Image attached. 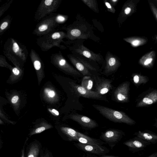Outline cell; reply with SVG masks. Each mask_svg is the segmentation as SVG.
<instances>
[{
    "mask_svg": "<svg viewBox=\"0 0 157 157\" xmlns=\"http://www.w3.org/2000/svg\"><path fill=\"white\" fill-rule=\"evenodd\" d=\"M105 4L109 11L112 13H115V10L111 4L106 1L105 2Z\"/></svg>",
    "mask_w": 157,
    "mask_h": 157,
    "instance_id": "d4e9b609",
    "label": "cell"
},
{
    "mask_svg": "<svg viewBox=\"0 0 157 157\" xmlns=\"http://www.w3.org/2000/svg\"><path fill=\"white\" fill-rule=\"evenodd\" d=\"M157 101V92L154 90L144 98L137 104V107H142L152 104Z\"/></svg>",
    "mask_w": 157,
    "mask_h": 157,
    "instance_id": "9a60e30c",
    "label": "cell"
},
{
    "mask_svg": "<svg viewBox=\"0 0 157 157\" xmlns=\"http://www.w3.org/2000/svg\"><path fill=\"white\" fill-rule=\"evenodd\" d=\"M93 106L102 115L111 121L123 123L129 125L136 124L133 119L123 112L100 105H93Z\"/></svg>",
    "mask_w": 157,
    "mask_h": 157,
    "instance_id": "6da1fadb",
    "label": "cell"
},
{
    "mask_svg": "<svg viewBox=\"0 0 157 157\" xmlns=\"http://www.w3.org/2000/svg\"><path fill=\"white\" fill-rule=\"evenodd\" d=\"M146 157H157V152H154Z\"/></svg>",
    "mask_w": 157,
    "mask_h": 157,
    "instance_id": "f35d334b",
    "label": "cell"
},
{
    "mask_svg": "<svg viewBox=\"0 0 157 157\" xmlns=\"http://www.w3.org/2000/svg\"><path fill=\"white\" fill-rule=\"evenodd\" d=\"M110 1L111 2V3L112 4H113L114 5H115L116 3H117V2H118V0H111Z\"/></svg>",
    "mask_w": 157,
    "mask_h": 157,
    "instance_id": "ab89813d",
    "label": "cell"
},
{
    "mask_svg": "<svg viewBox=\"0 0 157 157\" xmlns=\"http://www.w3.org/2000/svg\"><path fill=\"white\" fill-rule=\"evenodd\" d=\"M125 135L122 130L114 128L108 129L101 133L99 139L107 144L112 150Z\"/></svg>",
    "mask_w": 157,
    "mask_h": 157,
    "instance_id": "7a4b0ae2",
    "label": "cell"
},
{
    "mask_svg": "<svg viewBox=\"0 0 157 157\" xmlns=\"http://www.w3.org/2000/svg\"><path fill=\"white\" fill-rule=\"evenodd\" d=\"M155 55V52L154 51L144 55L140 59V63L144 67H150L153 65Z\"/></svg>",
    "mask_w": 157,
    "mask_h": 157,
    "instance_id": "ac0fdd59",
    "label": "cell"
},
{
    "mask_svg": "<svg viewBox=\"0 0 157 157\" xmlns=\"http://www.w3.org/2000/svg\"><path fill=\"white\" fill-rule=\"evenodd\" d=\"M123 144L128 147L130 151L135 153L144 150L151 144L135 136L124 142Z\"/></svg>",
    "mask_w": 157,
    "mask_h": 157,
    "instance_id": "5b68a950",
    "label": "cell"
},
{
    "mask_svg": "<svg viewBox=\"0 0 157 157\" xmlns=\"http://www.w3.org/2000/svg\"><path fill=\"white\" fill-rule=\"evenodd\" d=\"M59 130L61 137L65 140L69 141H75L77 138L85 135L67 127L61 126Z\"/></svg>",
    "mask_w": 157,
    "mask_h": 157,
    "instance_id": "52a82bcc",
    "label": "cell"
},
{
    "mask_svg": "<svg viewBox=\"0 0 157 157\" xmlns=\"http://www.w3.org/2000/svg\"><path fill=\"white\" fill-rule=\"evenodd\" d=\"M48 28V26L47 25L43 24L39 26L38 30L40 32H43L47 30Z\"/></svg>",
    "mask_w": 157,
    "mask_h": 157,
    "instance_id": "f546056e",
    "label": "cell"
},
{
    "mask_svg": "<svg viewBox=\"0 0 157 157\" xmlns=\"http://www.w3.org/2000/svg\"><path fill=\"white\" fill-rule=\"evenodd\" d=\"M60 37V35L59 33L56 32L54 33L52 36V37L54 39L59 38Z\"/></svg>",
    "mask_w": 157,
    "mask_h": 157,
    "instance_id": "d6a6232c",
    "label": "cell"
},
{
    "mask_svg": "<svg viewBox=\"0 0 157 157\" xmlns=\"http://www.w3.org/2000/svg\"><path fill=\"white\" fill-rule=\"evenodd\" d=\"M53 128V126L52 124L43 121L36 124L30 129L28 135L30 137L33 135L40 133Z\"/></svg>",
    "mask_w": 157,
    "mask_h": 157,
    "instance_id": "7c38bea8",
    "label": "cell"
},
{
    "mask_svg": "<svg viewBox=\"0 0 157 157\" xmlns=\"http://www.w3.org/2000/svg\"><path fill=\"white\" fill-rule=\"evenodd\" d=\"M82 157H86V155H83Z\"/></svg>",
    "mask_w": 157,
    "mask_h": 157,
    "instance_id": "7bdbcfd3",
    "label": "cell"
},
{
    "mask_svg": "<svg viewBox=\"0 0 157 157\" xmlns=\"http://www.w3.org/2000/svg\"><path fill=\"white\" fill-rule=\"evenodd\" d=\"M42 148L41 143L39 140H33L27 147L26 157H39Z\"/></svg>",
    "mask_w": 157,
    "mask_h": 157,
    "instance_id": "9c48e42d",
    "label": "cell"
},
{
    "mask_svg": "<svg viewBox=\"0 0 157 157\" xmlns=\"http://www.w3.org/2000/svg\"><path fill=\"white\" fill-rule=\"evenodd\" d=\"M120 62L117 58L113 56H108L106 59V65L105 71L109 73L115 71L120 65Z\"/></svg>",
    "mask_w": 157,
    "mask_h": 157,
    "instance_id": "2e32d148",
    "label": "cell"
},
{
    "mask_svg": "<svg viewBox=\"0 0 157 157\" xmlns=\"http://www.w3.org/2000/svg\"><path fill=\"white\" fill-rule=\"evenodd\" d=\"M111 87L110 81L108 79L101 80L96 84V91L100 95L104 94L107 93Z\"/></svg>",
    "mask_w": 157,
    "mask_h": 157,
    "instance_id": "e0dca14e",
    "label": "cell"
},
{
    "mask_svg": "<svg viewBox=\"0 0 157 157\" xmlns=\"http://www.w3.org/2000/svg\"><path fill=\"white\" fill-rule=\"evenodd\" d=\"M7 100L10 104L16 115L20 114L21 110L24 106V97L21 90H11L5 92Z\"/></svg>",
    "mask_w": 157,
    "mask_h": 157,
    "instance_id": "3957f363",
    "label": "cell"
},
{
    "mask_svg": "<svg viewBox=\"0 0 157 157\" xmlns=\"http://www.w3.org/2000/svg\"><path fill=\"white\" fill-rule=\"evenodd\" d=\"M65 19L64 17L61 15H59L56 17V20L59 22H63Z\"/></svg>",
    "mask_w": 157,
    "mask_h": 157,
    "instance_id": "e575fe53",
    "label": "cell"
},
{
    "mask_svg": "<svg viewBox=\"0 0 157 157\" xmlns=\"http://www.w3.org/2000/svg\"><path fill=\"white\" fill-rule=\"evenodd\" d=\"M134 135L151 144H155L157 142V135L150 131L148 130L142 131H139L138 132H136Z\"/></svg>",
    "mask_w": 157,
    "mask_h": 157,
    "instance_id": "8fae6325",
    "label": "cell"
},
{
    "mask_svg": "<svg viewBox=\"0 0 157 157\" xmlns=\"http://www.w3.org/2000/svg\"><path fill=\"white\" fill-rule=\"evenodd\" d=\"M19 47L16 42H14L13 44V52H17L19 50Z\"/></svg>",
    "mask_w": 157,
    "mask_h": 157,
    "instance_id": "4dcf8cb0",
    "label": "cell"
},
{
    "mask_svg": "<svg viewBox=\"0 0 157 157\" xmlns=\"http://www.w3.org/2000/svg\"><path fill=\"white\" fill-rule=\"evenodd\" d=\"M129 84L125 82L119 86L116 89L114 95L116 100L121 102H125L128 100Z\"/></svg>",
    "mask_w": 157,
    "mask_h": 157,
    "instance_id": "ba28073f",
    "label": "cell"
},
{
    "mask_svg": "<svg viewBox=\"0 0 157 157\" xmlns=\"http://www.w3.org/2000/svg\"><path fill=\"white\" fill-rule=\"evenodd\" d=\"M93 85V82L90 76H86L83 77L81 82L82 87L86 90H91Z\"/></svg>",
    "mask_w": 157,
    "mask_h": 157,
    "instance_id": "ffe728a7",
    "label": "cell"
},
{
    "mask_svg": "<svg viewBox=\"0 0 157 157\" xmlns=\"http://www.w3.org/2000/svg\"><path fill=\"white\" fill-rule=\"evenodd\" d=\"M75 90L81 96L88 98L101 99V95L96 91L86 90L81 86L77 85L75 86Z\"/></svg>",
    "mask_w": 157,
    "mask_h": 157,
    "instance_id": "5bb4252c",
    "label": "cell"
},
{
    "mask_svg": "<svg viewBox=\"0 0 157 157\" xmlns=\"http://www.w3.org/2000/svg\"><path fill=\"white\" fill-rule=\"evenodd\" d=\"M86 157H92L89 154L87 153L86 154Z\"/></svg>",
    "mask_w": 157,
    "mask_h": 157,
    "instance_id": "b9f144b4",
    "label": "cell"
},
{
    "mask_svg": "<svg viewBox=\"0 0 157 157\" xmlns=\"http://www.w3.org/2000/svg\"><path fill=\"white\" fill-rule=\"evenodd\" d=\"M151 8L156 20H157V9L153 4L150 3Z\"/></svg>",
    "mask_w": 157,
    "mask_h": 157,
    "instance_id": "f1b7e54d",
    "label": "cell"
},
{
    "mask_svg": "<svg viewBox=\"0 0 157 157\" xmlns=\"http://www.w3.org/2000/svg\"><path fill=\"white\" fill-rule=\"evenodd\" d=\"M6 123L0 118V125H5Z\"/></svg>",
    "mask_w": 157,
    "mask_h": 157,
    "instance_id": "60d3db41",
    "label": "cell"
},
{
    "mask_svg": "<svg viewBox=\"0 0 157 157\" xmlns=\"http://www.w3.org/2000/svg\"><path fill=\"white\" fill-rule=\"evenodd\" d=\"M53 1L52 0H46L44 1V4L47 6H50Z\"/></svg>",
    "mask_w": 157,
    "mask_h": 157,
    "instance_id": "8d00e7d4",
    "label": "cell"
},
{
    "mask_svg": "<svg viewBox=\"0 0 157 157\" xmlns=\"http://www.w3.org/2000/svg\"><path fill=\"white\" fill-rule=\"evenodd\" d=\"M8 104L9 103L8 101L0 95V118L6 123L15 125L17 122L11 120L4 109L5 106Z\"/></svg>",
    "mask_w": 157,
    "mask_h": 157,
    "instance_id": "30bf717a",
    "label": "cell"
},
{
    "mask_svg": "<svg viewBox=\"0 0 157 157\" xmlns=\"http://www.w3.org/2000/svg\"><path fill=\"white\" fill-rule=\"evenodd\" d=\"M48 110L49 112L54 116H58L59 115V112L56 109L52 108H48Z\"/></svg>",
    "mask_w": 157,
    "mask_h": 157,
    "instance_id": "4316f807",
    "label": "cell"
},
{
    "mask_svg": "<svg viewBox=\"0 0 157 157\" xmlns=\"http://www.w3.org/2000/svg\"><path fill=\"white\" fill-rule=\"evenodd\" d=\"M134 82L136 85H140L145 83L147 81V77L140 75L136 74L134 75L133 78Z\"/></svg>",
    "mask_w": 157,
    "mask_h": 157,
    "instance_id": "44dd1931",
    "label": "cell"
},
{
    "mask_svg": "<svg viewBox=\"0 0 157 157\" xmlns=\"http://www.w3.org/2000/svg\"><path fill=\"white\" fill-rule=\"evenodd\" d=\"M43 96L44 99L49 103H55L58 101V94L52 87H45L43 90Z\"/></svg>",
    "mask_w": 157,
    "mask_h": 157,
    "instance_id": "4fadbf2b",
    "label": "cell"
},
{
    "mask_svg": "<svg viewBox=\"0 0 157 157\" xmlns=\"http://www.w3.org/2000/svg\"><path fill=\"white\" fill-rule=\"evenodd\" d=\"M131 10L132 9L130 7H127L124 10V13L126 15H129L131 12Z\"/></svg>",
    "mask_w": 157,
    "mask_h": 157,
    "instance_id": "836d02e7",
    "label": "cell"
},
{
    "mask_svg": "<svg viewBox=\"0 0 157 157\" xmlns=\"http://www.w3.org/2000/svg\"><path fill=\"white\" fill-rule=\"evenodd\" d=\"M3 142L2 139L1 135L0 133V150L1 149L3 146Z\"/></svg>",
    "mask_w": 157,
    "mask_h": 157,
    "instance_id": "74e56055",
    "label": "cell"
},
{
    "mask_svg": "<svg viewBox=\"0 0 157 157\" xmlns=\"http://www.w3.org/2000/svg\"><path fill=\"white\" fill-rule=\"evenodd\" d=\"M83 55L85 57L88 58H92L95 60L98 61L101 59L100 55L98 54H92L90 52L85 50L82 52Z\"/></svg>",
    "mask_w": 157,
    "mask_h": 157,
    "instance_id": "603a6c76",
    "label": "cell"
},
{
    "mask_svg": "<svg viewBox=\"0 0 157 157\" xmlns=\"http://www.w3.org/2000/svg\"><path fill=\"white\" fill-rule=\"evenodd\" d=\"M70 117L82 127L88 129L94 128L98 126L95 121L86 116L74 114L71 115Z\"/></svg>",
    "mask_w": 157,
    "mask_h": 157,
    "instance_id": "8992f818",
    "label": "cell"
},
{
    "mask_svg": "<svg viewBox=\"0 0 157 157\" xmlns=\"http://www.w3.org/2000/svg\"><path fill=\"white\" fill-rule=\"evenodd\" d=\"M89 154L92 157H121L118 156H114L112 155H106V154L100 156L92 154Z\"/></svg>",
    "mask_w": 157,
    "mask_h": 157,
    "instance_id": "1f68e13d",
    "label": "cell"
},
{
    "mask_svg": "<svg viewBox=\"0 0 157 157\" xmlns=\"http://www.w3.org/2000/svg\"><path fill=\"white\" fill-rule=\"evenodd\" d=\"M124 40L134 47L142 45L147 42V40L145 39L140 37H130L125 38Z\"/></svg>",
    "mask_w": 157,
    "mask_h": 157,
    "instance_id": "d6986e66",
    "label": "cell"
},
{
    "mask_svg": "<svg viewBox=\"0 0 157 157\" xmlns=\"http://www.w3.org/2000/svg\"><path fill=\"white\" fill-rule=\"evenodd\" d=\"M76 68L84 75H90V74L87 69L82 63L76 62L74 64Z\"/></svg>",
    "mask_w": 157,
    "mask_h": 157,
    "instance_id": "7402d4cb",
    "label": "cell"
},
{
    "mask_svg": "<svg viewBox=\"0 0 157 157\" xmlns=\"http://www.w3.org/2000/svg\"><path fill=\"white\" fill-rule=\"evenodd\" d=\"M29 139V138L27 137L25 141L23 147L21 150V155L20 157H25V148L26 144L27 141Z\"/></svg>",
    "mask_w": 157,
    "mask_h": 157,
    "instance_id": "83f0119b",
    "label": "cell"
},
{
    "mask_svg": "<svg viewBox=\"0 0 157 157\" xmlns=\"http://www.w3.org/2000/svg\"><path fill=\"white\" fill-rule=\"evenodd\" d=\"M8 23L6 22H3L1 25L0 28L2 30L5 29L7 26Z\"/></svg>",
    "mask_w": 157,
    "mask_h": 157,
    "instance_id": "d590c367",
    "label": "cell"
},
{
    "mask_svg": "<svg viewBox=\"0 0 157 157\" xmlns=\"http://www.w3.org/2000/svg\"><path fill=\"white\" fill-rule=\"evenodd\" d=\"M70 33L73 36L78 37L80 36L81 33L79 30L75 29L72 30L71 31Z\"/></svg>",
    "mask_w": 157,
    "mask_h": 157,
    "instance_id": "484cf974",
    "label": "cell"
},
{
    "mask_svg": "<svg viewBox=\"0 0 157 157\" xmlns=\"http://www.w3.org/2000/svg\"><path fill=\"white\" fill-rule=\"evenodd\" d=\"M74 145L78 149L87 153L99 156L106 155L109 152V150L105 146H98L78 142Z\"/></svg>",
    "mask_w": 157,
    "mask_h": 157,
    "instance_id": "277c9868",
    "label": "cell"
},
{
    "mask_svg": "<svg viewBox=\"0 0 157 157\" xmlns=\"http://www.w3.org/2000/svg\"><path fill=\"white\" fill-rule=\"evenodd\" d=\"M39 157H53L51 152L48 149L42 148Z\"/></svg>",
    "mask_w": 157,
    "mask_h": 157,
    "instance_id": "cb8c5ba5",
    "label": "cell"
}]
</instances>
